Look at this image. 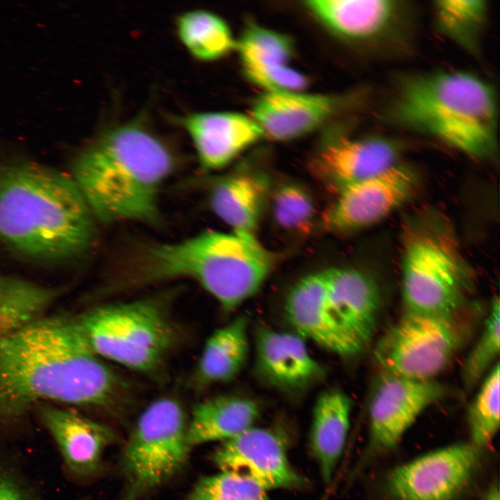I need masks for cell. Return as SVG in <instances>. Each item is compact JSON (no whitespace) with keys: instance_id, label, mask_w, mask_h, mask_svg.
<instances>
[{"instance_id":"2","label":"cell","mask_w":500,"mask_h":500,"mask_svg":"<svg viewBox=\"0 0 500 500\" xmlns=\"http://www.w3.org/2000/svg\"><path fill=\"white\" fill-rule=\"evenodd\" d=\"M95 219L73 178L31 161H0V244L33 260L60 262L92 246Z\"/></svg>"},{"instance_id":"32","label":"cell","mask_w":500,"mask_h":500,"mask_svg":"<svg viewBox=\"0 0 500 500\" xmlns=\"http://www.w3.org/2000/svg\"><path fill=\"white\" fill-rule=\"evenodd\" d=\"M186 500H272L267 491L253 482L228 472L201 478Z\"/></svg>"},{"instance_id":"30","label":"cell","mask_w":500,"mask_h":500,"mask_svg":"<svg viewBox=\"0 0 500 500\" xmlns=\"http://www.w3.org/2000/svg\"><path fill=\"white\" fill-rule=\"evenodd\" d=\"M235 47L243 69L285 65L292 53V44L288 36L256 24L245 29Z\"/></svg>"},{"instance_id":"20","label":"cell","mask_w":500,"mask_h":500,"mask_svg":"<svg viewBox=\"0 0 500 500\" xmlns=\"http://www.w3.org/2000/svg\"><path fill=\"white\" fill-rule=\"evenodd\" d=\"M271 187L264 174L240 170L219 180L213 187V212L233 231L254 235L269 203Z\"/></svg>"},{"instance_id":"31","label":"cell","mask_w":500,"mask_h":500,"mask_svg":"<svg viewBox=\"0 0 500 500\" xmlns=\"http://www.w3.org/2000/svg\"><path fill=\"white\" fill-rule=\"evenodd\" d=\"M500 348V305L498 297L491 302L483 331L469 352L462 367L466 387H473L499 356Z\"/></svg>"},{"instance_id":"34","label":"cell","mask_w":500,"mask_h":500,"mask_svg":"<svg viewBox=\"0 0 500 500\" xmlns=\"http://www.w3.org/2000/svg\"><path fill=\"white\" fill-rule=\"evenodd\" d=\"M0 500H34L10 474L0 471Z\"/></svg>"},{"instance_id":"25","label":"cell","mask_w":500,"mask_h":500,"mask_svg":"<svg viewBox=\"0 0 500 500\" xmlns=\"http://www.w3.org/2000/svg\"><path fill=\"white\" fill-rule=\"evenodd\" d=\"M61 288L0 274V339L40 318Z\"/></svg>"},{"instance_id":"29","label":"cell","mask_w":500,"mask_h":500,"mask_svg":"<svg viewBox=\"0 0 500 500\" xmlns=\"http://www.w3.org/2000/svg\"><path fill=\"white\" fill-rule=\"evenodd\" d=\"M433 8L437 25L444 33L467 48L474 45L486 16L485 1H437Z\"/></svg>"},{"instance_id":"27","label":"cell","mask_w":500,"mask_h":500,"mask_svg":"<svg viewBox=\"0 0 500 500\" xmlns=\"http://www.w3.org/2000/svg\"><path fill=\"white\" fill-rule=\"evenodd\" d=\"M275 224L290 233H309L316 218V206L310 192L299 183L287 182L271 191L269 202Z\"/></svg>"},{"instance_id":"15","label":"cell","mask_w":500,"mask_h":500,"mask_svg":"<svg viewBox=\"0 0 500 500\" xmlns=\"http://www.w3.org/2000/svg\"><path fill=\"white\" fill-rule=\"evenodd\" d=\"M399 152L378 137L329 135L312 156L310 169L317 180L336 194L398 164Z\"/></svg>"},{"instance_id":"9","label":"cell","mask_w":500,"mask_h":500,"mask_svg":"<svg viewBox=\"0 0 500 500\" xmlns=\"http://www.w3.org/2000/svg\"><path fill=\"white\" fill-rule=\"evenodd\" d=\"M187 428L185 412L175 399L160 398L144 410L120 460L125 482L122 500H139L184 467L191 449Z\"/></svg>"},{"instance_id":"28","label":"cell","mask_w":500,"mask_h":500,"mask_svg":"<svg viewBox=\"0 0 500 500\" xmlns=\"http://www.w3.org/2000/svg\"><path fill=\"white\" fill-rule=\"evenodd\" d=\"M499 362L491 368L468 408L469 442L479 449L490 444L499 428Z\"/></svg>"},{"instance_id":"8","label":"cell","mask_w":500,"mask_h":500,"mask_svg":"<svg viewBox=\"0 0 500 500\" xmlns=\"http://www.w3.org/2000/svg\"><path fill=\"white\" fill-rule=\"evenodd\" d=\"M77 319L99 356L138 372L157 369L175 338L172 324L150 300L96 307Z\"/></svg>"},{"instance_id":"14","label":"cell","mask_w":500,"mask_h":500,"mask_svg":"<svg viewBox=\"0 0 500 500\" xmlns=\"http://www.w3.org/2000/svg\"><path fill=\"white\" fill-rule=\"evenodd\" d=\"M221 471L266 490L299 489L304 478L290 464L284 443L269 429L252 426L223 442L213 454Z\"/></svg>"},{"instance_id":"11","label":"cell","mask_w":500,"mask_h":500,"mask_svg":"<svg viewBox=\"0 0 500 500\" xmlns=\"http://www.w3.org/2000/svg\"><path fill=\"white\" fill-rule=\"evenodd\" d=\"M480 450L468 442L423 454L390 472L389 492L396 500H453L475 472Z\"/></svg>"},{"instance_id":"22","label":"cell","mask_w":500,"mask_h":500,"mask_svg":"<svg viewBox=\"0 0 500 500\" xmlns=\"http://www.w3.org/2000/svg\"><path fill=\"white\" fill-rule=\"evenodd\" d=\"M351 408L350 398L336 389L322 392L314 405L310 447L326 484L331 481L344 449Z\"/></svg>"},{"instance_id":"18","label":"cell","mask_w":500,"mask_h":500,"mask_svg":"<svg viewBox=\"0 0 500 500\" xmlns=\"http://www.w3.org/2000/svg\"><path fill=\"white\" fill-rule=\"evenodd\" d=\"M335 101L328 96L300 91H266L252 106L253 120L263 135L291 140L315 131L333 113Z\"/></svg>"},{"instance_id":"17","label":"cell","mask_w":500,"mask_h":500,"mask_svg":"<svg viewBox=\"0 0 500 500\" xmlns=\"http://www.w3.org/2000/svg\"><path fill=\"white\" fill-rule=\"evenodd\" d=\"M297 333L260 326L256 334V369L267 385L296 392L319 381L324 373Z\"/></svg>"},{"instance_id":"6","label":"cell","mask_w":500,"mask_h":500,"mask_svg":"<svg viewBox=\"0 0 500 500\" xmlns=\"http://www.w3.org/2000/svg\"><path fill=\"white\" fill-rule=\"evenodd\" d=\"M381 299L376 282L355 268L317 271L298 280L284 301L297 334L340 356L359 354L370 344Z\"/></svg>"},{"instance_id":"24","label":"cell","mask_w":500,"mask_h":500,"mask_svg":"<svg viewBox=\"0 0 500 500\" xmlns=\"http://www.w3.org/2000/svg\"><path fill=\"white\" fill-rule=\"evenodd\" d=\"M248 328V319L242 315L210 335L197 365V374L200 382L224 383L239 376L249 357Z\"/></svg>"},{"instance_id":"3","label":"cell","mask_w":500,"mask_h":500,"mask_svg":"<svg viewBox=\"0 0 500 500\" xmlns=\"http://www.w3.org/2000/svg\"><path fill=\"white\" fill-rule=\"evenodd\" d=\"M174 167L165 144L133 121L107 129L85 148L71 176L95 219L154 224L160 189Z\"/></svg>"},{"instance_id":"5","label":"cell","mask_w":500,"mask_h":500,"mask_svg":"<svg viewBox=\"0 0 500 500\" xmlns=\"http://www.w3.org/2000/svg\"><path fill=\"white\" fill-rule=\"evenodd\" d=\"M395 118L468 156H489L496 144L497 105L478 76L443 71L406 78L394 101Z\"/></svg>"},{"instance_id":"35","label":"cell","mask_w":500,"mask_h":500,"mask_svg":"<svg viewBox=\"0 0 500 500\" xmlns=\"http://www.w3.org/2000/svg\"><path fill=\"white\" fill-rule=\"evenodd\" d=\"M483 500H500V494L499 486L492 485L485 493Z\"/></svg>"},{"instance_id":"19","label":"cell","mask_w":500,"mask_h":500,"mask_svg":"<svg viewBox=\"0 0 500 500\" xmlns=\"http://www.w3.org/2000/svg\"><path fill=\"white\" fill-rule=\"evenodd\" d=\"M39 411L67 469L80 477H88L97 472L104 451L116 440L115 433L71 410L43 406Z\"/></svg>"},{"instance_id":"10","label":"cell","mask_w":500,"mask_h":500,"mask_svg":"<svg viewBox=\"0 0 500 500\" xmlns=\"http://www.w3.org/2000/svg\"><path fill=\"white\" fill-rule=\"evenodd\" d=\"M465 329L454 314L406 311L378 340L374 360L384 374L433 380L460 347Z\"/></svg>"},{"instance_id":"4","label":"cell","mask_w":500,"mask_h":500,"mask_svg":"<svg viewBox=\"0 0 500 500\" xmlns=\"http://www.w3.org/2000/svg\"><path fill=\"white\" fill-rule=\"evenodd\" d=\"M140 250V282L192 279L226 311L255 295L276 260L255 235L235 231L209 230L177 242L146 243Z\"/></svg>"},{"instance_id":"12","label":"cell","mask_w":500,"mask_h":500,"mask_svg":"<svg viewBox=\"0 0 500 500\" xmlns=\"http://www.w3.org/2000/svg\"><path fill=\"white\" fill-rule=\"evenodd\" d=\"M415 185V174L398 163L338 192L322 215V226L336 234L349 233L372 226L405 203Z\"/></svg>"},{"instance_id":"13","label":"cell","mask_w":500,"mask_h":500,"mask_svg":"<svg viewBox=\"0 0 500 500\" xmlns=\"http://www.w3.org/2000/svg\"><path fill=\"white\" fill-rule=\"evenodd\" d=\"M444 394V387L433 379L418 380L383 373L369 404L367 454H378L395 447L422 412Z\"/></svg>"},{"instance_id":"26","label":"cell","mask_w":500,"mask_h":500,"mask_svg":"<svg viewBox=\"0 0 500 500\" xmlns=\"http://www.w3.org/2000/svg\"><path fill=\"white\" fill-rule=\"evenodd\" d=\"M179 40L190 55L201 61L217 60L236 46L226 22L203 10L185 12L176 20Z\"/></svg>"},{"instance_id":"16","label":"cell","mask_w":500,"mask_h":500,"mask_svg":"<svg viewBox=\"0 0 500 500\" xmlns=\"http://www.w3.org/2000/svg\"><path fill=\"white\" fill-rule=\"evenodd\" d=\"M176 122L190 136L206 170L224 167L263 136L252 117L235 112H194Z\"/></svg>"},{"instance_id":"33","label":"cell","mask_w":500,"mask_h":500,"mask_svg":"<svg viewBox=\"0 0 500 500\" xmlns=\"http://www.w3.org/2000/svg\"><path fill=\"white\" fill-rule=\"evenodd\" d=\"M243 71L251 83L266 91H301L307 85L303 75L286 65H268Z\"/></svg>"},{"instance_id":"7","label":"cell","mask_w":500,"mask_h":500,"mask_svg":"<svg viewBox=\"0 0 500 500\" xmlns=\"http://www.w3.org/2000/svg\"><path fill=\"white\" fill-rule=\"evenodd\" d=\"M466 267L456 236L444 220L431 215L407 222L401 251L406 311L454 314L469 285Z\"/></svg>"},{"instance_id":"1","label":"cell","mask_w":500,"mask_h":500,"mask_svg":"<svg viewBox=\"0 0 500 500\" xmlns=\"http://www.w3.org/2000/svg\"><path fill=\"white\" fill-rule=\"evenodd\" d=\"M119 388L77 317H41L0 339V424L40 400L110 406Z\"/></svg>"},{"instance_id":"23","label":"cell","mask_w":500,"mask_h":500,"mask_svg":"<svg viewBox=\"0 0 500 500\" xmlns=\"http://www.w3.org/2000/svg\"><path fill=\"white\" fill-rule=\"evenodd\" d=\"M260 408L253 400L220 395L204 400L192 410L187 428L192 447L213 441H226L253 426Z\"/></svg>"},{"instance_id":"21","label":"cell","mask_w":500,"mask_h":500,"mask_svg":"<svg viewBox=\"0 0 500 500\" xmlns=\"http://www.w3.org/2000/svg\"><path fill=\"white\" fill-rule=\"evenodd\" d=\"M306 7L331 31L353 40L381 35L396 18L399 6L385 0H312Z\"/></svg>"}]
</instances>
